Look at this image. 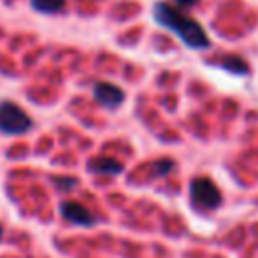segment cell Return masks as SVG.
Returning <instances> with one entry per match:
<instances>
[{"label":"cell","mask_w":258,"mask_h":258,"mask_svg":"<svg viewBox=\"0 0 258 258\" xmlns=\"http://www.w3.org/2000/svg\"><path fill=\"white\" fill-rule=\"evenodd\" d=\"M32 127V119L12 101H0V133L20 135Z\"/></svg>","instance_id":"7a4b0ae2"},{"label":"cell","mask_w":258,"mask_h":258,"mask_svg":"<svg viewBox=\"0 0 258 258\" xmlns=\"http://www.w3.org/2000/svg\"><path fill=\"white\" fill-rule=\"evenodd\" d=\"M189 196H191L194 206H198L202 210H214L222 204L220 189L208 177H196L189 185Z\"/></svg>","instance_id":"3957f363"},{"label":"cell","mask_w":258,"mask_h":258,"mask_svg":"<svg viewBox=\"0 0 258 258\" xmlns=\"http://www.w3.org/2000/svg\"><path fill=\"white\" fill-rule=\"evenodd\" d=\"M60 214L73 222V224H79V226H91L97 222V218L79 202H62L60 204Z\"/></svg>","instance_id":"277c9868"},{"label":"cell","mask_w":258,"mask_h":258,"mask_svg":"<svg viewBox=\"0 0 258 258\" xmlns=\"http://www.w3.org/2000/svg\"><path fill=\"white\" fill-rule=\"evenodd\" d=\"M32 8L44 14H54L64 8V0H30Z\"/></svg>","instance_id":"52a82bcc"},{"label":"cell","mask_w":258,"mask_h":258,"mask_svg":"<svg viewBox=\"0 0 258 258\" xmlns=\"http://www.w3.org/2000/svg\"><path fill=\"white\" fill-rule=\"evenodd\" d=\"M179 2V6H194L198 0H177Z\"/></svg>","instance_id":"8fae6325"},{"label":"cell","mask_w":258,"mask_h":258,"mask_svg":"<svg viewBox=\"0 0 258 258\" xmlns=\"http://www.w3.org/2000/svg\"><path fill=\"white\" fill-rule=\"evenodd\" d=\"M54 183H56V185H67V187H73V185H75L73 179H69V181H64V179H54Z\"/></svg>","instance_id":"30bf717a"},{"label":"cell","mask_w":258,"mask_h":258,"mask_svg":"<svg viewBox=\"0 0 258 258\" xmlns=\"http://www.w3.org/2000/svg\"><path fill=\"white\" fill-rule=\"evenodd\" d=\"M93 173H109V175H115V173H121L123 171V165L111 157H95L89 161L87 165Z\"/></svg>","instance_id":"8992f818"},{"label":"cell","mask_w":258,"mask_h":258,"mask_svg":"<svg viewBox=\"0 0 258 258\" xmlns=\"http://www.w3.org/2000/svg\"><path fill=\"white\" fill-rule=\"evenodd\" d=\"M220 67H224V69H228L230 73H238V75H244L246 71H248V64L240 58V56H224L222 60H220Z\"/></svg>","instance_id":"ba28073f"},{"label":"cell","mask_w":258,"mask_h":258,"mask_svg":"<svg viewBox=\"0 0 258 258\" xmlns=\"http://www.w3.org/2000/svg\"><path fill=\"white\" fill-rule=\"evenodd\" d=\"M153 18L159 26L171 30L185 46L196 48V50L210 46V38H208L206 30L202 28V24L196 18H191L189 14L181 12L179 8L165 4V2H159L153 8Z\"/></svg>","instance_id":"6da1fadb"},{"label":"cell","mask_w":258,"mask_h":258,"mask_svg":"<svg viewBox=\"0 0 258 258\" xmlns=\"http://www.w3.org/2000/svg\"><path fill=\"white\" fill-rule=\"evenodd\" d=\"M0 236H2V228H0Z\"/></svg>","instance_id":"7c38bea8"},{"label":"cell","mask_w":258,"mask_h":258,"mask_svg":"<svg viewBox=\"0 0 258 258\" xmlns=\"http://www.w3.org/2000/svg\"><path fill=\"white\" fill-rule=\"evenodd\" d=\"M95 99L101 105H105L107 109H115V107H119L123 103L125 93L119 87L111 85V83H97L95 85Z\"/></svg>","instance_id":"5b68a950"},{"label":"cell","mask_w":258,"mask_h":258,"mask_svg":"<svg viewBox=\"0 0 258 258\" xmlns=\"http://www.w3.org/2000/svg\"><path fill=\"white\" fill-rule=\"evenodd\" d=\"M171 169H173V161H171V159H159V161H155L153 173H155L157 177H161V175H165V173L171 171Z\"/></svg>","instance_id":"9c48e42d"}]
</instances>
